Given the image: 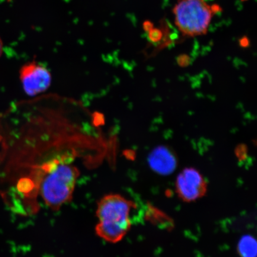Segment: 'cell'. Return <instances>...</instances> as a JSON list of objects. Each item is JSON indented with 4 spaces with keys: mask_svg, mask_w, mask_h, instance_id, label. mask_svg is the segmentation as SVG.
Masks as SVG:
<instances>
[{
    "mask_svg": "<svg viewBox=\"0 0 257 257\" xmlns=\"http://www.w3.org/2000/svg\"><path fill=\"white\" fill-rule=\"evenodd\" d=\"M79 157L75 152L56 154L41 161L27 173L26 182L46 206L58 211L72 200L80 171L74 162Z\"/></svg>",
    "mask_w": 257,
    "mask_h": 257,
    "instance_id": "cell-1",
    "label": "cell"
},
{
    "mask_svg": "<svg viewBox=\"0 0 257 257\" xmlns=\"http://www.w3.org/2000/svg\"><path fill=\"white\" fill-rule=\"evenodd\" d=\"M136 207L134 202L120 194L104 196L96 207V234L108 243L120 242L131 229V213Z\"/></svg>",
    "mask_w": 257,
    "mask_h": 257,
    "instance_id": "cell-2",
    "label": "cell"
},
{
    "mask_svg": "<svg viewBox=\"0 0 257 257\" xmlns=\"http://www.w3.org/2000/svg\"><path fill=\"white\" fill-rule=\"evenodd\" d=\"M173 13L178 30L192 37L206 34L214 15L204 0H177Z\"/></svg>",
    "mask_w": 257,
    "mask_h": 257,
    "instance_id": "cell-3",
    "label": "cell"
},
{
    "mask_svg": "<svg viewBox=\"0 0 257 257\" xmlns=\"http://www.w3.org/2000/svg\"><path fill=\"white\" fill-rule=\"evenodd\" d=\"M19 79L25 94L34 97L49 89L52 75L47 67L33 61L25 63L19 70Z\"/></svg>",
    "mask_w": 257,
    "mask_h": 257,
    "instance_id": "cell-4",
    "label": "cell"
},
{
    "mask_svg": "<svg viewBox=\"0 0 257 257\" xmlns=\"http://www.w3.org/2000/svg\"><path fill=\"white\" fill-rule=\"evenodd\" d=\"M176 192L186 202H192L203 197L207 190V182L198 170L186 168L176 179Z\"/></svg>",
    "mask_w": 257,
    "mask_h": 257,
    "instance_id": "cell-5",
    "label": "cell"
},
{
    "mask_svg": "<svg viewBox=\"0 0 257 257\" xmlns=\"http://www.w3.org/2000/svg\"><path fill=\"white\" fill-rule=\"evenodd\" d=\"M149 162L154 171L162 175H168L176 168V159L172 151L161 146L154 149L150 154Z\"/></svg>",
    "mask_w": 257,
    "mask_h": 257,
    "instance_id": "cell-6",
    "label": "cell"
},
{
    "mask_svg": "<svg viewBox=\"0 0 257 257\" xmlns=\"http://www.w3.org/2000/svg\"><path fill=\"white\" fill-rule=\"evenodd\" d=\"M238 250L242 257H256V244L251 236H244L239 241Z\"/></svg>",
    "mask_w": 257,
    "mask_h": 257,
    "instance_id": "cell-7",
    "label": "cell"
},
{
    "mask_svg": "<svg viewBox=\"0 0 257 257\" xmlns=\"http://www.w3.org/2000/svg\"><path fill=\"white\" fill-rule=\"evenodd\" d=\"M148 37L149 40L153 43H158L162 40L163 37V32L160 29L153 28L152 30L148 31Z\"/></svg>",
    "mask_w": 257,
    "mask_h": 257,
    "instance_id": "cell-8",
    "label": "cell"
},
{
    "mask_svg": "<svg viewBox=\"0 0 257 257\" xmlns=\"http://www.w3.org/2000/svg\"><path fill=\"white\" fill-rule=\"evenodd\" d=\"M154 27L152 22L149 21H147L144 22L143 24L144 30L146 32L149 31Z\"/></svg>",
    "mask_w": 257,
    "mask_h": 257,
    "instance_id": "cell-9",
    "label": "cell"
},
{
    "mask_svg": "<svg viewBox=\"0 0 257 257\" xmlns=\"http://www.w3.org/2000/svg\"><path fill=\"white\" fill-rule=\"evenodd\" d=\"M5 145V137L4 134L1 133L0 131V155L3 152V148H4Z\"/></svg>",
    "mask_w": 257,
    "mask_h": 257,
    "instance_id": "cell-10",
    "label": "cell"
},
{
    "mask_svg": "<svg viewBox=\"0 0 257 257\" xmlns=\"http://www.w3.org/2000/svg\"><path fill=\"white\" fill-rule=\"evenodd\" d=\"M211 9L214 15L222 11V9L221 8L220 6L217 5H213V6H211Z\"/></svg>",
    "mask_w": 257,
    "mask_h": 257,
    "instance_id": "cell-11",
    "label": "cell"
},
{
    "mask_svg": "<svg viewBox=\"0 0 257 257\" xmlns=\"http://www.w3.org/2000/svg\"><path fill=\"white\" fill-rule=\"evenodd\" d=\"M239 43L241 46L246 47L248 46L249 44V40L246 37H243L240 40Z\"/></svg>",
    "mask_w": 257,
    "mask_h": 257,
    "instance_id": "cell-12",
    "label": "cell"
},
{
    "mask_svg": "<svg viewBox=\"0 0 257 257\" xmlns=\"http://www.w3.org/2000/svg\"><path fill=\"white\" fill-rule=\"evenodd\" d=\"M3 52V44L1 38H0V57H1Z\"/></svg>",
    "mask_w": 257,
    "mask_h": 257,
    "instance_id": "cell-13",
    "label": "cell"
},
{
    "mask_svg": "<svg viewBox=\"0 0 257 257\" xmlns=\"http://www.w3.org/2000/svg\"><path fill=\"white\" fill-rule=\"evenodd\" d=\"M241 1H242V2H245V1H247V0H241Z\"/></svg>",
    "mask_w": 257,
    "mask_h": 257,
    "instance_id": "cell-14",
    "label": "cell"
}]
</instances>
